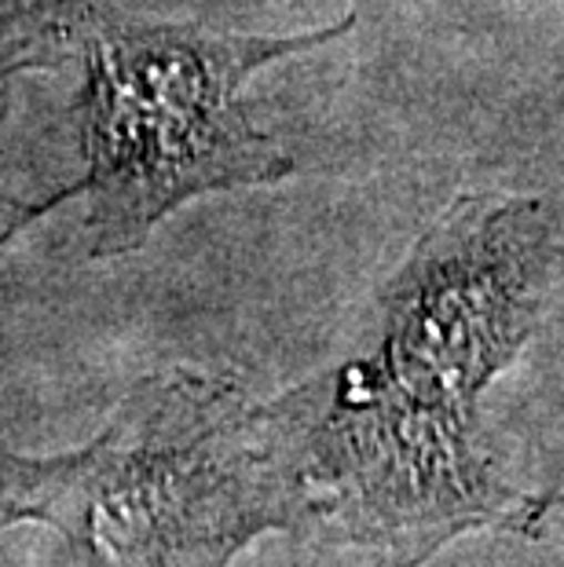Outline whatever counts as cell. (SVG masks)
<instances>
[{"mask_svg": "<svg viewBox=\"0 0 564 567\" xmlns=\"http://www.w3.org/2000/svg\"><path fill=\"white\" fill-rule=\"evenodd\" d=\"M41 457H22L0 443V527L38 516Z\"/></svg>", "mask_w": 564, "mask_h": 567, "instance_id": "cell-5", "label": "cell"}, {"mask_svg": "<svg viewBox=\"0 0 564 567\" xmlns=\"http://www.w3.org/2000/svg\"><path fill=\"white\" fill-rule=\"evenodd\" d=\"M557 513H564V491L532 494V502H527V535H535V530Z\"/></svg>", "mask_w": 564, "mask_h": 567, "instance_id": "cell-6", "label": "cell"}, {"mask_svg": "<svg viewBox=\"0 0 564 567\" xmlns=\"http://www.w3.org/2000/svg\"><path fill=\"white\" fill-rule=\"evenodd\" d=\"M352 27L348 11L327 27L271 38L92 0L66 30V55L81 63L74 117L85 168L38 202L0 198L11 209L0 246L55 205L85 198L89 257L114 260L147 246L154 227L187 202L290 179L294 154L254 122L243 92L260 70L341 41Z\"/></svg>", "mask_w": 564, "mask_h": 567, "instance_id": "cell-1", "label": "cell"}, {"mask_svg": "<svg viewBox=\"0 0 564 567\" xmlns=\"http://www.w3.org/2000/svg\"><path fill=\"white\" fill-rule=\"evenodd\" d=\"M33 520L74 567H227L301 527L294 392L254 403L184 370L143 381L89 446L41 457Z\"/></svg>", "mask_w": 564, "mask_h": 567, "instance_id": "cell-2", "label": "cell"}, {"mask_svg": "<svg viewBox=\"0 0 564 567\" xmlns=\"http://www.w3.org/2000/svg\"><path fill=\"white\" fill-rule=\"evenodd\" d=\"M557 260L546 198L465 190L389 279L375 352L345 370L414 414L480 425V395L539 333Z\"/></svg>", "mask_w": 564, "mask_h": 567, "instance_id": "cell-3", "label": "cell"}, {"mask_svg": "<svg viewBox=\"0 0 564 567\" xmlns=\"http://www.w3.org/2000/svg\"><path fill=\"white\" fill-rule=\"evenodd\" d=\"M92 0H0V52L19 63L66 55V30Z\"/></svg>", "mask_w": 564, "mask_h": 567, "instance_id": "cell-4", "label": "cell"}]
</instances>
